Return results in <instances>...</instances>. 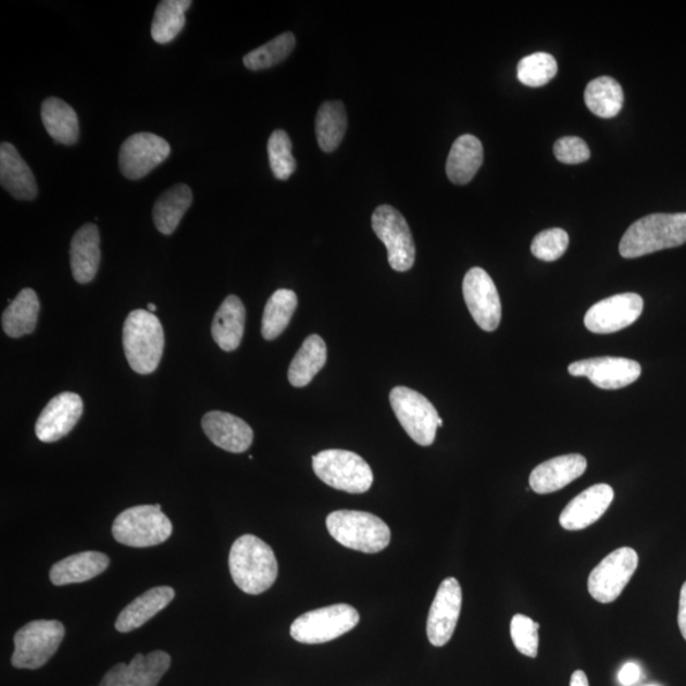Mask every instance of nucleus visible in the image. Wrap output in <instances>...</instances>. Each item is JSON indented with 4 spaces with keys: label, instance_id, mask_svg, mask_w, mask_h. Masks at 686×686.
I'll use <instances>...</instances> for the list:
<instances>
[{
    "label": "nucleus",
    "instance_id": "1",
    "mask_svg": "<svg viewBox=\"0 0 686 686\" xmlns=\"http://www.w3.org/2000/svg\"><path fill=\"white\" fill-rule=\"evenodd\" d=\"M233 582L246 594L260 595L276 582L278 564L273 548L254 535H244L230 549Z\"/></svg>",
    "mask_w": 686,
    "mask_h": 686
},
{
    "label": "nucleus",
    "instance_id": "2",
    "mask_svg": "<svg viewBox=\"0 0 686 686\" xmlns=\"http://www.w3.org/2000/svg\"><path fill=\"white\" fill-rule=\"evenodd\" d=\"M686 244V213L651 214L633 223L621 240L624 259H637Z\"/></svg>",
    "mask_w": 686,
    "mask_h": 686
},
{
    "label": "nucleus",
    "instance_id": "3",
    "mask_svg": "<svg viewBox=\"0 0 686 686\" xmlns=\"http://www.w3.org/2000/svg\"><path fill=\"white\" fill-rule=\"evenodd\" d=\"M123 344L127 363L135 373H154L160 366L164 350L161 321L149 311H133L124 324Z\"/></svg>",
    "mask_w": 686,
    "mask_h": 686
},
{
    "label": "nucleus",
    "instance_id": "4",
    "mask_svg": "<svg viewBox=\"0 0 686 686\" xmlns=\"http://www.w3.org/2000/svg\"><path fill=\"white\" fill-rule=\"evenodd\" d=\"M332 538L363 553H379L389 546L391 533L383 520L365 511L338 510L327 516Z\"/></svg>",
    "mask_w": 686,
    "mask_h": 686
},
{
    "label": "nucleus",
    "instance_id": "5",
    "mask_svg": "<svg viewBox=\"0 0 686 686\" xmlns=\"http://www.w3.org/2000/svg\"><path fill=\"white\" fill-rule=\"evenodd\" d=\"M313 471L324 484L339 491L359 495L372 488L374 474L356 452L329 449L313 457Z\"/></svg>",
    "mask_w": 686,
    "mask_h": 686
},
{
    "label": "nucleus",
    "instance_id": "6",
    "mask_svg": "<svg viewBox=\"0 0 686 686\" xmlns=\"http://www.w3.org/2000/svg\"><path fill=\"white\" fill-rule=\"evenodd\" d=\"M172 532L171 520L163 514L161 504H140L127 509L112 525L113 538L133 548L160 546L170 539Z\"/></svg>",
    "mask_w": 686,
    "mask_h": 686
},
{
    "label": "nucleus",
    "instance_id": "7",
    "mask_svg": "<svg viewBox=\"0 0 686 686\" xmlns=\"http://www.w3.org/2000/svg\"><path fill=\"white\" fill-rule=\"evenodd\" d=\"M65 637V627L58 621H35L14 635L12 665L16 669L36 670L57 653Z\"/></svg>",
    "mask_w": 686,
    "mask_h": 686
},
{
    "label": "nucleus",
    "instance_id": "8",
    "mask_svg": "<svg viewBox=\"0 0 686 686\" xmlns=\"http://www.w3.org/2000/svg\"><path fill=\"white\" fill-rule=\"evenodd\" d=\"M359 622L360 615L356 608L336 604L300 615L291 624L290 635L300 644H326L352 631Z\"/></svg>",
    "mask_w": 686,
    "mask_h": 686
},
{
    "label": "nucleus",
    "instance_id": "9",
    "mask_svg": "<svg viewBox=\"0 0 686 686\" xmlns=\"http://www.w3.org/2000/svg\"><path fill=\"white\" fill-rule=\"evenodd\" d=\"M389 399L399 424L411 439L421 447L434 444L440 420L434 404L419 391L407 387L391 389Z\"/></svg>",
    "mask_w": 686,
    "mask_h": 686
},
{
    "label": "nucleus",
    "instance_id": "10",
    "mask_svg": "<svg viewBox=\"0 0 686 686\" xmlns=\"http://www.w3.org/2000/svg\"><path fill=\"white\" fill-rule=\"evenodd\" d=\"M375 235L387 247L388 261L397 273H406L414 265V247L409 223L397 209L389 205L376 208L372 216Z\"/></svg>",
    "mask_w": 686,
    "mask_h": 686
},
{
    "label": "nucleus",
    "instance_id": "11",
    "mask_svg": "<svg viewBox=\"0 0 686 686\" xmlns=\"http://www.w3.org/2000/svg\"><path fill=\"white\" fill-rule=\"evenodd\" d=\"M635 549L623 547L614 550L595 567L587 582L593 599L609 604L621 597L638 567Z\"/></svg>",
    "mask_w": 686,
    "mask_h": 686
},
{
    "label": "nucleus",
    "instance_id": "12",
    "mask_svg": "<svg viewBox=\"0 0 686 686\" xmlns=\"http://www.w3.org/2000/svg\"><path fill=\"white\" fill-rule=\"evenodd\" d=\"M463 296L474 322L486 332L499 328L502 307L492 277L484 269L473 267L463 282Z\"/></svg>",
    "mask_w": 686,
    "mask_h": 686
},
{
    "label": "nucleus",
    "instance_id": "13",
    "mask_svg": "<svg viewBox=\"0 0 686 686\" xmlns=\"http://www.w3.org/2000/svg\"><path fill=\"white\" fill-rule=\"evenodd\" d=\"M643 312L644 299L638 294H618L594 304L585 315V326L593 334H614L632 326Z\"/></svg>",
    "mask_w": 686,
    "mask_h": 686
},
{
    "label": "nucleus",
    "instance_id": "14",
    "mask_svg": "<svg viewBox=\"0 0 686 686\" xmlns=\"http://www.w3.org/2000/svg\"><path fill=\"white\" fill-rule=\"evenodd\" d=\"M171 154L169 141L152 133H138L127 138L120 149L119 164L127 179H141Z\"/></svg>",
    "mask_w": 686,
    "mask_h": 686
},
{
    "label": "nucleus",
    "instance_id": "15",
    "mask_svg": "<svg viewBox=\"0 0 686 686\" xmlns=\"http://www.w3.org/2000/svg\"><path fill=\"white\" fill-rule=\"evenodd\" d=\"M463 593L454 577L445 578L429 609L426 632L429 644L442 647L449 643L461 615Z\"/></svg>",
    "mask_w": 686,
    "mask_h": 686
},
{
    "label": "nucleus",
    "instance_id": "16",
    "mask_svg": "<svg viewBox=\"0 0 686 686\" xmlns=\"http://www.w3.org/2000/svg\"><path fill=\"white\" fill-rule=\"evenodd\" d=\"M572 376H586L601 389H622L635 383L643 367L635 360L624 358H594L576 361L569 366Z\"/></svg>",
    "mask_w": 686,
    "mask_h": 686
},
{
    "label": "nucleus",
    "instance_id": "17",
    "mask_svg": "<svg viewBox=\"0 0 686 686\" xmlns=\"http://www.w3.org/2000/svg\"><path fill=\"white\" fill-rule=\"evenodd\" d=\"M171 666V656L164 651L135 654L126 663H117L102 678L100 686H157Z\"/></svg>",
    "mask_w": 686,
    "mask_h": 686
},
{
    "label": "nucleus",
    "instance_id": "18",
    "mask_svg": "<svg viewBox=\"0 0 686 686\" xmlns=\"http://www.w3.org/2000/svg\"><path fill=\"white\" fill-rule=\"evenodd\" d=\"M83 413V401L77 394L64 391L51 399L36 421L37 439L55 442L70 434Z\"/></svg>",
    "mask_w": 686,
    "mask_h": 686
},
{
    "label": "nucleus",
    "instance_id": "19",
    "mask_svg": "<svg viewBox=\"0 0 686 686\" xmlns=\"http://www.w3.org/2000/svg\"><path fill=\"white\" fill-rule=\"evenodd\" d=\"M614 491L609 485H595L585 489L564 508L560 524L565 531H583L597 523L613 502Z\"/></svg>",
    "mask_w": 686,
    "mask_h": 686
},
{
    "label": "nucleus",
    "instance_id": "20",
    "mask_svg": "<svg viewBox=\"0 0 686 686\" xmlns=\"http://www.w3.org/2000/svg\"><path fill=\"white\" fill-rule=\"evenodd\" d=\"M201 426L209 440L229 452H245L253 442V429L235 414L211 411L202 417Z\"/></svg>",
    "mask_w": 686,
    "mask_h": 686
},
{
    "label": "nucleus",
    "instance_id": "21",
    "mask_svg": "<svg viewBox=\"0 0 686 686\" xmlns=\"http://www.w3.org/2000/svg\"><path fill=\"white\" fill-rule=\"evenodd\" d=\"M586 469V458L579 454L549 459L532 472L529 485L535 494H553L582 477Z\"/></svg>",
    "mask_w": 686,
    "mask_h": 686
},
{
    "label": "nucleus",
    "instance_id": "22",
    "mask_svg": "<svg viewBox=\"0 0 686 686\" xmlns=\"http://www.w3.org/2000/svg\"><path fill=\"white\" fill-rule=\"evenodd\" d=\"M0 183L17 200H35L37 196L36 178L11 142L0 146Z\"/></svg>",
    "mask_w": 686,
    "mask_h": 686
},
{
    "label": "nucleus",
    "instance_id": "23",
    "mask_svg": "<svg viewBox=\"0 0 686 686\" xmlns=\"http://www.w3.org/2000/svg\"><path fill=\"white\" fill-rule=\"evenodd\" d=\"M100 233L95 224L83 225L71 244V266L75 282L88 284L100 267Z\"/></svg>",
    "mask_w": 686,
    "mask_h": 686
},
{
    "label": "nucleus",
    "instance_id": "24",
    "mask_svg": "<svg viewBox=\"0 0 686 686\" xmlns=\"http://www.w3.org/2000/svg\"><path fill=\"white\" fill-rule=\"evenodd\" d=\"M175 590L170 586L153 587L140 595L117 616L115 627L119 632L129 633L142 627L175 599Z\"/></svg>",
    "mask_w": 686,
    "mask_h": 686
},
{
    "label": "nucleus",
    "instance_id": "25",
    "mask_svg": "<svg viewBox=\"0 0 686 686\" xmlns=\"http://www.w3.org/2000/svg\"><path fill=\"white\" fill-rule=\"evenodd\" d=\"M110 558L101 552H82L64 558L50 571L51 583L55 586L89 582L108 570Z\"/></svg>",
    "mask_w": 686,
    "mask_h": 686
},
{
    "label": "nucleus",
    "instance_id": "26",
    "mask_svg": "<svg viewBox=\"0 0 686 686\" xmlns=\"http://www.w3.org/2000/svg\"><path fill=\"white\" fill-rule=\"evenodd\" d=\"M246 326V308L236 296H229L223 301L214 316L211 335L222 350L235 351L242 342Z\"/></svg>",
    "mask_w": 686,
    "mask_h": 686
},
{
    "label": "nucleus",
    "instance_id": "27",
    "mask_svg": "<svg viewBox=\"0 0 686 686\" xmlns=\"http://www.w3.org/2000/svg\"><path fill=\"white\" fill-rule=\"evenodd\" d=\"M482 163H484V146L481 140L470 134L462 135L450 149L447 175L452 184H469L477 175Z\"/></svg>",
    "mask_w": 686,
    "mask_h": 686
},
{
    "label": "nucleus",
    "instance_id": "28",
    "mask_svg": "<svg viewBox=\"0 0 686 686\" xmlns=\"http://www.w3.org/2000/svg\"><path fill=\"white\" fill-rule=\"evenodd\" d=\"M45 129L59 145L73 146L79 138L77 112L72 105L57 97L45 100L41 108Z\"/></svg>",
    "mask_w": 686,
    "mask_h": 686
},
{
    "label": "nucleus",
    "instance_id": "29",
    "mask_svg": "<svg viewBox=\"0 0 686 686\" xmlns=\"http://www.w3.org/2000/svg\"><path fill=\"white\" fill-rule=\"evenodd\" d=\"M192 191L187 185H176L164 191L154 203L155 228L164 236L177 229L187 210L192 205Z\"/></svg>",
    "mask_w": 686,
    "mask_h": 686
},
{
    "label": "nucleus",
    "instance_id": "30",
    "mask_svg": "<svg viewBox=\"0 0 686 686\" xmlns=\"http://www.w3.org/2000/svg\"><path fill=\"white\" fill-rule=\"evenodd\" d=\"M327 361V346L319 335L309 336L292 359L288 378L292 387L303 388L312 383Z\"/></svg>",
    "mask_w": 686,
    "mask_h": 686
},
{
    "label": "nucleus",
    "instance_id": "31",
    "mask_svg": "<svg viewBox=\"0 0 686 686\" xmlns=\"http://www.w3.org/2000/svg\"><path fill=\"white\" fill-rule=\"evenodd\" d=\"M40 312V301L33 289L22 290L5 309L2 326L7 335L20 338L33 334Z\"/></svg>",
    "mask_w": 686,
    "mask_h": 686
},
{
    "label": "nucleus",
    "instance_id": "32",
    "mask_svg": "<svg viewBox=\"0 0 686 686\" xmlns=\"http://www.w3.org/2000/svg\"><path fill=\"white\" fill-rule=\"evenodd\" d=\"M348 130V113L342 102H324L315 119L316 140L323 152H334Z\"/></svg>",
    "mask_w": 686,
    "mask_h": 686
},
{
    "label": "nucleus",
    "instance_id": "33",
    "mask_svg": "<svg viewBox=\"0 0 686 686\" xmlns=\"http://www.w3.org/2000/svg\"><path fill=\"white\" fill-rule=\"evenodd\" d=\"M298 307L297 294L288 289H278L267 301L262 316V336L273 341L288 328Z\"/></svg>",
    "mask_w": 686,
    "mask_h": 686
},
{
    "label": "nucleus",
    "instance_id": "34",
    "mask_svg": "<svg viewBox=\"0 0 686 686\" xmlns=\"http://www.w3.org/2000/svg\"><path fill=\"white\" fill-rule=\"evenodd\" d=\"M624 93L622 86L610 77L594 79L585 90L587 108L601 119H612L622 111Z\"/></svg>",
    "mask_w": 686,
    "mask_h": 686
},
{
    "label": "nucleus",
    "instance_id": "35",
    "mask_svg": "<svg viewBox=\"0 0 686 686\" xmlns=\"http://www.w3.org/2000/svg\"><path fill=\"white\" fill-rule=\"evenodd\" d=\"M191 4V0H163L158 4L152 24L153 40L161 45L175 40L186 25L185 13Z\"/></svg>",
    "mask_w": 686,
    "mask_h": 686
},
{
    "label": "nucleus",
    "instance_id": "36",
    "mask_svg": "<svg viewBox=\"0 0 686 686\" xmlns=\"http://www.w3.org/2000/svg\"><path fill=\"white\" fill-rule=\"evenodd\" d=\"M294 48H296V36L294 34L285 33L278 35L274 40L247 54L244 58L245 66L247 70L254 72L269 70V67L284 62L291 54Z\"/></svg>",
    "mask_w": 686,
    "mask_h": 686
},
{
    "label": "nucleus",
    "instance_id": "37",
    "mask_svg": "<svg viewBox=\"0 0 686 686\" xmlns=\"http://www.w3.org/2000/svg\"><path fill=\"white\" fill-rule=\"evenodd\" d=\"M556 59L547 52H535L520 60L517 79L527 87H542L556 77Z\"/></svg>",
    "mask_w": 686,
    "mask_h": 686
},
{
    "label": "nucleus",
    "instance_id": "38",
    "mask_svg": "<svg viewBox=\"0 0 686 686\" xmlns=\"http://www.w3.org/2000/svg\"><path fill=\"white\" fill-rule=\"evenodd\" d=\"M292 145L289 135L284 130L271 134L267 145L271 170L277 179H289L297 170L296 158L292 157Z\"/></svg>",
    "mask_w": 686,
    "mask_h": 686
},
{
    "label": "nucleus",
    "instance_id": "39",
    "mask_svg": "<svg viewBox=\"0 0 686 686\" xmlns=\"http://www.w3.org/2000/svg\"><path fill=\"white\" fill-rule=\"evenodd\" d=\"M570 237L561 228L547 229L539 233L532 244L534 258L546 262L560 260L567 251Z\"/></svg>",
    "mask_w": 686,
    "mask_h": 686
},
{
    "label": "nucleus",
    "instance_id": "40",
    "mask_svg": "<svg viewBox=\"0 0 686 686\" xmlns=\"http://www.w3.org/2000/svg\"><path fill=\"white\" fill-rule=\"evenodd\" d=\"M511 638L519 652L535 659L539 650V623L532 618L516 614L511 621Z\"/></svg>",
    "mask_w": 686,
    "mask_h": 686
},
{
    "label": "nucleus",
    "instance_id": "41",
    "mask_svg": "<svg viewBox=\"0 0 686 686\" xmlns=\"http://www.w3.org/2000/svg\"><path fill=\"white\" fill-rule=\"evenodd\" d=\"M590 149L582 138L565 137L556 141L554 155L565 164H578L589 161Z\"/></svg>",
    "mask_w": 686,
    "mask_h": 686
},
{
    "label": "nucleus",
    "instance_id": "42",
    "mask_svg": "<svg viewBox=\"0 0 686 686\" xmlns=\"http://www.w3.org/2000/svg\"><path fill=\"white\" fill-rule=\"evenodd\" d=\"M639 677L640 668L637 665V663L633 662L625 663V665L620 671V675H618V678H620V683L622 684V686H632L639 681Z\"/></svg>",
    "mask_w": 686,
    "mask_h": 686
},
{
    "label": "nucleus",
    "instance_id": "43",
    "mask_svg": "<svg viewBox=\"0 0 686 686\" xmlns=\"http://www.w3.org/2000/svg\"><path fill=\"white\" fill-rule=\"evenodd\" d=\"M678 628H681L682 635L686 640V583H684L681 591V600H678V614H677Z\"/></svg>",
    "mask_w": 686,
    "mask_h": 686
},
{
    "label": "nucleus",
    "instance_id": "44",
    "mask_svg": "<svg viewBox=\"0 0 686 686\" xmlns=\"http://www.w3.org/2000/svg\"><path fill=\"white\" fill-rule=\"evenodd\" d=\"M570 686H590L589 678H587L583 670H576L571 676Z\"/></svg>",
    "mask_w": 686,
    "mask_h": 686
},
{
    "label": "nucleus",
    "instance_id": "45",
    "mask_svg": "<svg viewBox=\"0 0 686 686\" xmlns=\"http://www.w3.org/2000/svg\"><path fill=\"white\" fill-rule=\"evenodd\" d=\"M148 311H149L150 313L155 312V311H157V305H155V304H153V303H149V304H148Z\"/></svg>",
    "mask_w": 686,
    "mask_h": 686
},
{
    "label": "nucleus",
    "instance_id": "46",
    "mask_svg": "<svg viewBox=\"0 0 686 686\" xmlns=\"http://www.w3.org/2000/svg\"><path fill=\"white\" fill-rule=\"evenodd\" d=\"M442 426H444V422H442V420L440 419V420H439V427H442Z\"/></svg>",
    "mask_w": 686,
    "mask_h": 686
},
{
    "label": "nucleus",
    "instance_id": "47",
    "mask_svg": "<svg viewBox=\"0 0 686 686\" xmlns=\"http://www.w3.org/2000/svg\"><path fill=\"white\" fill-rule=\"evenodd\" d=\"M647 686H658V685H647Z\"/></svg>",
    "mask_w": 686,
    "mask_h": 686
}]
</instances>
